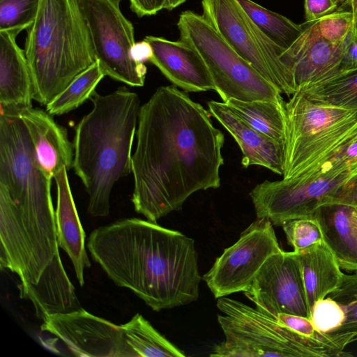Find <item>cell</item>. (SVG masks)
<instances>
[{"instance_id": "obj_1", "label": "cell", "mask_w": 357, "mask_h": 357, "mask_svg": "<svg viewBox=\"0 0 357 357\" xmlns=\"http://www.w3.org/2000/svg\"><path fill=\"white\" fill-rule=\"evenodd\" d=\"M211 116L176 86L158 88L140 107L131 201L147 220L156 222L193 193L220 187L225 137Z\"/></svg>"}, {"instance_id": "obj_2", "label": "cell", "mask_w": 357, "mask_h": 357, "mask_svg": "<svg viewBox=\"0 0 357 357\" xmlns=\"http://www.w3.org/2000/svg\"><path fill=\"white\" fill-rule=\"evenodd\" d=\"M50 178L14 109L1 107L0 267L36 284L59 254Z\"/></svg>"}, {"instance_id": "obj_3", "label": "cell", "mask_w": 357, "mask_h": 357, "mask_svg": "<svg viewBox=\"0 0 357 357\" xmlns=\"http://www.w3.org/2000/svg\"><path fill=\"white\" fill-rule=\"evenodd\" d=\"M114 283L159 312L190 304L199 296L195 241L156 222L121 219L94 229L86 245Z\"/></svg>"}, {"instance_id": "obj_4", "label": "cell", "mask_w": 357, "mask_h": 357, "mask_svg": "<svg viewBox=\"0 0 357 357\" xmlns=\"http://www.w3.org/2000/svg\"><path fill=\"white\" fill-rule=\"evenodd\" d=\"M90 99L92 109L75 127L73 168L88 195L87 212L106 217L114 184L132 172L140 100L126 87Z\"/></svg>"}, {"instance_id": "obj_5", "label": "cell", "mask_w": 357, "mask_h": 357, "mask_svg": "<svg viewBox=\"0 0 357 357\" xmlns=\"http://www.w3.org/2000/svg\"><path fill=\"white\" fill-rule=\"evenodd\" d=\"M282 179L295 183L319 178H350L357 141V107L312 102L296 91L285 102Z\"/></svg>"}, {"instance_id": "obj_6", "label": "cell", "mask_w": 357, "mask_h": 357, "mask_svg": "<svg viewBox=\"0 0 357 357\" xmlns=\"http://www.w3.org/2000/svg\"><path fill=\"white\" fill-rule=\"evenodd\" d=\"M26 31L33 100L46 106L96 61L91 40L77 0H40Z\"/></svg>"}, {"instance_id": "obj_7", "label": "cell", "mask_w": 357, "mask_h": 357, "mask_svg": "<svg viewBox=\"0 0 357 357\" xmlns=\"http://www.w3.org/2000/svg\"><path fill=\"white\" fill-rule=\"evenodd\" d=\"M222 313L218 321L224 341L213 346V357L345 356L332 338L319 340L300 335L273 317L227 296L218 298Z\"/></svg>"}, {"instance_id": "obj_8", "label": "cell", "mask_w": 357, "mask_h": 357, "mask_svg": "<svg viewBox=\"0 0 357 357\" xmlns=\"http://www.w3.org/2000/svg\"><path fill=\"white\" fill-rule=\"evenodd\" d=\"M177 27L180 40L202 57L223 102L231 98L284 102L281 91L229 46L202 15L181 13Z\"/></svg>"}, {"instance_id": "obj_9", "label": "cell", "mask_w": 357, "mask_h": 357, "mask_svg": "<svg viewBox=\"0 0 357 357\" xmlns=\"http://www.w3.org/2000/svg\"><path fill=\"white\" fill-rule=\"evenodd\" d=\"M202 16L223 40L282 93L297 90L291 70L281 60L285 50L252 22L238 0H202Z\"/></svg>"}, {"instance_id": "obj_10", "label": "cell", "mask_w": 357, "mask_h": 357, "mask_svg": "<svg viewBox=\"0 0 357 357\" xmlns=\"http://www.w3.org/2000/svg\"><path fill=\"white\" fill-rule=\"evenodd\" d=\"M86 21L96 61L105 75L131 86H142L146 67L135 62L132 24L114 0H77Z\"/></svg>"}, {"instance_id": "obj_11", "label": "cell", "mask_w": 357, "mask_h": 357, "mask_svg": "<svg viewBox=\"0 0 357 357\" xmlns=\"http://www.w3.org/2000/svg\"><path fill=\"white\" fill-rule=\"evenodd\" d=\"M273 224L257 218L202 277L215 298L247 291L268 257L281 249Z\"/></svg>"}, {"instance_id": "obj_12", "label": "cell", "mask_w": 357, "mask_h": 357, "mask_svg": "<svg viewBox=\"0 0 357 357\" xmlns=\"http://www.w3.org/2000/svg\"><path fill=\"white\" fill-rule=\"evenodd\" d=\"M244 294L258 310L271 317L284 313L311 318L301 268L294 251L282 250L268 257Z\"/></svg>"}, {"instance_id": "obj_13", "label": "cell", "mask_w": 357, "mask_h": 357, "mask_svg": "<svg viewBox=\"0 0 357 357\" xmlns=\"http://www.w3.org/2000/svg\"><path fill=\"white\" fill-rule=\"evenodd\" d=\"M41 329L59 338L77 356L136 357L121 325L95 316L83 307L47 316Z\"/></svg>"}, {"instance_id": "obj_14", "label": "cell", "mask_w": 357, "mask_h": 357, "mask_svg": "<svg viewBox=\"0 0 357 357\" xmlns=\"http://www.w3.org/2000/svg\"><path fill=\"white\" fill-rule=\"evenodd\" d=\"M302 24L301 35L280 56L292 72L297 89L341 73L344 52L353 35L351 31L342 44L335 45L321 36L317 21Z\"/></svg>"}, {"instance_id": "obj_15", "label": "cell", "mask_w": 357, "mask_h": 357, "mask_svg": "<svg viewBox=\"0 0 357 357\" xmlns=\"http://www.w3.org/2000/svg\"><path fill=\"white\" fill-rule=\"evenodd\" d=\"M144 39L152 47L150 59L174 85L188 92L215 90V85L204 61L187 43L147 36Z\"/></svg>"}, {"instance_id": "obj_16", "label": "cell", "mask_w": 357, "mask_h": 357, "mask_svg": "<svg viewBox=\"0 0 357 357\" xmlns=\"http://www.w3.org/2000/svg\"><path fill=\"white\" fill-rule=\"evenodd\" d=\"M30 136L38 162L50 178L63 167H73V144L66 130L47 112L29 107L17 110Z\"/></svg>"}, {"instance_id": "obj_17", "label": "cell", "mask_w": 357, "mask_h": 357, "mask_svg": "<svg viewBox=\"0 0 357 357\" xmlns=\"http://www.w3.org/2000/svg\"><path fill=\"white\" fill-rule=\"evenodd\" d=\"M211 116L230 133L242 153L241 165L264 167L283 174V145L252 128L227 104L215 100L208 102Z\"/></svg>"}, {"instance_id": "obj_18", "label": "cell", "mask_w": 357, "mask_h": 357, "mask_svg": "<svg viewBox=\"0 0 357 357\" xmlns=\"http://www.w3.org/2000/svg\"><path fill=\"white\" fill-rule=\"evenodd\" d=\"M67 169L63 167L54 176L57 188L55 211L59 247L68 255L81 287L84 284V272L91 267L85 248V232L82 226L70 188Z\"/></svg>"}, {"instance_id": "obj_19", "label": "cell", "mask_w": 357, "mask_h": 357, "mask_svg": "<svg viewBox=\"0 0 357 357\" xmlns=\"http://www.w3.org/2000/svg\"><path fill=\"white\" fill-rule=\"evenodd\" d=\"M313 218L341 269L357 271V206L325 204L315 211Z\"/></svg>"}, {"instance_id": "obj_20", "label": "cell", "mask_w": 357, "mask_h": 357, "mask_svg": "<svg viewBox=\"0 0 357 357\" xmlns=\"http://www.w3.org/2000/svg\"><path fill=\"white\" fill-rule=\"evenodd\" d=\"M14 33L0 31L1 107L17 110L32 107L33 84L24 51Z\"/></svg>"}, {"instance_id": "obj_21", "label": "cell", "mask_w": 357, "mask_h": 357, "mask_svg": "<svg viewBox=\"0 0 357 357\" xmlns=\"http://www.w3.org/2000/svg\"><path fill=\"white\" fill-rule=\"evenodd\" d=\"M18 289L20 297L31 301L36 316L42 320L48 315L82 308L63 264L45 269L37 284Z\"/></svg>"}, {"instance_id": "obj_22", "label": "cell", "mask_w": 357, "mask_h": 357, "mask_svg": "<svg viewBox=\"0 0 357 357\" xmlns=\"http://www.w3.org/2000/svg\"><path fill=\"white\" fill-rule=\"evenodd\" d=\"M295 252L301 265L311 316L314 304L339 286L344 273L324 241Z\"/></svg>"}, {"instance_id": "obj_23", "label": "cell", "mask_w": 357, "mask_h": 357, "mask_svg": "<svg viewBox=\"0 0 357 357\" xmlns=\"http://www.w3.org/2000/svg\"><path fill=\"white\" fill-rule=\"evenodd\" d=\"M227 104L252 128L283 145L285 132V101H243L234 98Z\"/></svg>"}, {"instance_id": "obj_24", "label": "cell", "mask_w": 357, "mask_h": 357, "mask_svg": "<svg viewBox=\"0 0 357 357\" xmlns=\"http://www.w3.org/2000/svg\"><path fill=\"white\" fill-rule=\"evenodd\" d=\"M136 357H184L185 354L161 335L142 314L137 313L121 325Z\"/></svg>"}, {"instance_id": "obj_25", "label": "cell", "mask_w": 357, "mask_h": 357, "mask_svg": "<svg viewBox=\"0 0 357 357\" xmlns=\"http://www.w3.org/2000/svg\"><path fill=\"white\" fill-rule=\"evenodd\" d=\"M310 100L342 107H357V69L297 89Z\"/></svg>"}, {"instance_id": "obj_26", "label": "cell", "mask_w": 357, "mask_h": 357, "mask_svg": "<svg viewBox=\"0 0 357 357\" xmlns=\"http://www.w3.org/2000/svg\"><path fill=\"white\" fill-rule=\"evenodd\" d=\"M256 26L275 45L289 49L301 35L303 24L268 10L252 0H238Z\"/></svg>"}, {"instance_id": "obj_27", "label": "cell", "mask_w": 357, "mask_h": 357, "mask_svg": "<svg viewBox=\"0 0 357 357\" xmlns=\"http://www.w3.org/2000/svg\"><path fill=\"white\" fill-rule=\"evenodd\" d=\"M105 76L98 61H96L46 105L47 112L52 116H59L75 109L91 98Z\"/></svg>"}, {"instance_id": "obj_28", "label": "cell", "mask_w": 357, "mask_h": 357, "mask_svg": "<svg viewBox=\"0 0 357 357\" xmlns=\"http://www.w3.org/2000/svg\"><path fill=\"white\" fill-rule=\"evenodd\" d=\"M328 296L337 301L345 312L343 324L327 333L344 350L347 345L357 340V271L352 274L344 273L339 286Z\"/></svg>"}, {"instance_id": "obj_29", "label": "cell", "mask_w": 357, "mask_h": 357, "mask_svg": "<svg viewBox=\"0 0 357 357\" xmlns=\"http://www.w3.org/2000/svg\"><path fill=\"white\" fill-rule=\"evenodd\" d=\"M40 0H0V31L18 35L33 23Z\"/></svg>"}, {"instance_id": "obj_30", "label": "cell", "mask_w": 357, "mask_h": 357, "mask_svg": "<svg viewBox=\"0 0 357 357\" xmlns=\"http://www.w3.org/2000/svg\"><path fill=\"white\" fill-rule=\"evenodd\" d=\"M282 227L288 244L295 252L324 241L320 226L314 218L291 220Z\"/></svg>"}, {"instance_id": "obj_31", "label": "cell", "mask_w": 357, "mask_h": 357, "mask_svg": "<svg viewBox=\"0 0 357 357\" xmlns=\"http://www.w3.org/2000/svg\"><path fill=\"white\" fill-rule=\"evenodd\" d=\"M310 319L317 331L327 334L343 324L345 312L337 301L328 296L314 304Z\"/></svg>"}, {"instance_id": "obj_32", "label": "cell", "mask_w": 357, "mask_h": 357, "mask_svg": "<svg viewBox=\"0 0 357 357\" xmlns=\"http://www.w3.org/2000/svg\"><path fill=\"white\" fill-rule=\"evenodd\" d=\"M317 28L331 43L342 44L352 31V13L350 10L335 11L317 20Z\"/></svg>"}, {"instance_id": "obj_33", "label": "cell", "mask_w": 357, "mask_h": 357, "mask_svg": "<svg viewBox=\"0 0 357 357\" xmlns=\"http://www.w3.org/2000/svg\"><path fill=\"white\" fill-rule=\"evenodd\" d=\"M275 319L281 325L303 336L319 340L332 338L328 334L317 331L309 318L299 315L280 313Z\"/></svg>"}, {"instance_id": "obj_34", "label": "cell", "mask_w": 357, "mask_h": 357, "mask_svg": "<svg viewBox=\"0 0 357 357\" xmlns=\"http://www.w3.org/2000/svg\"><path fill=\"white\" fill-rule=\"evenodd\" d=\"M343 0H305L304 10L306 22L317 21L335 11Z\"/></svg>"}, {"instance_id": "obj_35", "label": "cell", "mask_w": 357, "mask_h": 357, "mask_svg": "<svg viewBox=\"0 0 357 357\" xmlns=\"http://www.w3.org/2000/svg\"><path fill=\"white\" fill-rule=\"evenodd\" d=\"M131 10L139 17L155 15L164 9L165 0H129Z\"/></svg>"}, {"instance_id": "obj_36", "label": "cell", "mask_w": 357, "mask_h": 357, "mask_svg": "<svg viewBox=\"0 0 357 357\" xmlns=\"http://www.w3.org/2000/svg\"><path fill=\"white\" fill-rule=\"evenodd\" d=\"M329 203H341L357 206V176L352 178L345 183Z\"/></svg>"}, {"instance_id": "obj_37", "label": "cell", "mask_w": 357, "mask_h": 357, "mask_svg": "<svg viewBox=\"0 0 357 357\" xmlns=\"http://www.w3.org/2000/svg\"><path fill=\"white\" fill-rule=\"evenodd\" d=\"M357 69V36L354 33L349 41L340 66V72L344 73Z\"/></svg>"}, {"instance_id": "obj_38", "label": "cell", "mask_w": 357, "mask_h": 357, "mask_svg": "<svg viewBox=\"0 0 357 357\" xmlns=\"http://www.w3.org/2000/svg\"><path fill=\"white\" fill-rule=\"evenodd\" d=\"M152 54V47L149 43L145 39L140 42L135 43L130 50L132 59L139 63L150 61Z\"/></svg>"}, {"instance_id": "obj_39", "label": "cell", "mask_w": 357, "mask_h": 357, "mask_svg": "<svg viewBox=\"0 0 357 357\" xmlns=\"http://www.w3.org/2000/svg\"><path fill=\"white\" fill-rule=\"evenodd\" d=\"M342 6H349L352 13V32L357 36V0H343Z\"/></svg>"}, {"instance_id": "obj_40", "label": "cell", "mask_w": 357, "mask_h": 357, "mask_svg": "<svg viewBox=\"0 0 357 357\" xmlns=\"http://www.w3.org/2000/svg\"><path fill=\"white\" fill-rule=\"evenodd\" d=\"M186 0H165L164 9L172 10L175 8L179 6L184 3Z\"/></svg>"}, {"instance_id": "obj_41", "label": "cell", "mask_w": 357, "mask_h": 357, "mask_svg": "<svg viewBox=\"0 0 357 357\" xmlns=\"http://www.w3.org/2000/svg\"><path fill=\"white\" fill-rule=\"evenodd\" d=\"M349 174L351 176V178L357 176V158H356L354 163L351 167Z\"/></svg>"}, {"instance_id": "obj_42", "label": "cell", "mask_w": 357, "mask_h": 357, "mask_svg": "<svg viewBox=\"0 0 357 357\" xmlns=\"http://www.w3.org/2000/svg\"><path fill=\"white\" fill-rule=\"evenodd\" d=\"M114 1H118V2L121 1V0H114Z\"/></svg>"}]
</instances>
